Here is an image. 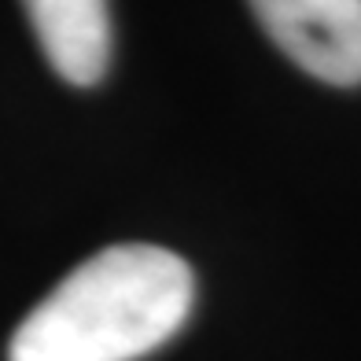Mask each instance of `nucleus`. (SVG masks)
<instances>
[{
	"instance_id": "7ed1b4c3",
	"label": "nucleus",
	"mask_w": 361,
	"mask_h": 361,
	"mask_svg": "<svg viewBox=\"0 0 361 361\" xmlns=\"http://www.w3.org/2000/svg\"><path fill=\"white\" fill-rule=\"evenodd\" d=\"M30 26L52 71L89 89L111 67V8L107 0H23Z\"/></svg>"
},
{
	"instance_id": "f257e3e1",
	"label": "nucleus",
	"mask_w": 361,
	"mask_h": 361,
	"mask_svg": "<svg viewBox=\"0 0 361 361\" xmlns=\"http://www.w3.org/2000/svg\"><path fill=\"white\" fill-rule=\"evenodd\" d=\"M188 262L155 243H114L81 262L15 328L8 361H137L192 314Z\"/></svg>"
},
{
	"instance_id": "f03ea898",
	"label": "nucleus",
	"mask_w": 361,
	"mask_h": 361,
	"mask_svg": "<svg viewBox=\"0 0 361 361\" xmlns=\"http://www.w3.org/2000/svg\"><path fill=\"white\" fill-rule=\"evenodd\" d=\"M281 52L324 85H361V0H251Z\"/></svg>"
}]
</instances>
